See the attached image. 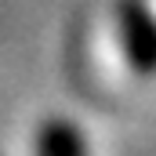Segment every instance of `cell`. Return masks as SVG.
Returning a JSON list of instances; mask_svg holds the SVG:
<instances>
[{
  "label": "cell",
  "instance_id": "obj_1",
  "mask_svg": "<svg viewBox=\"0 0 156 156\" xmlns=\"http://www.w3.org/2000/svg\"><path fill=\"white\" fill-rule=\"evenodd\" d=\"M116 40L127 66L138 76L156 73V11L145 0H120L116 7Z\"/></svg>",
  "mask_w": 156,
  "mask_h": 156
},
{
  "label": "cell",
  "instance_id": "obj_2",
  "mask_svg": "<svg viewBox=\"0 0 156 156\" xmlns=\"http://www.w3.org/2000/svg\"><path fill=\"white\" fill-rule=\"evenodd\" d=\"M37 153H44V156H80V153H87V142H83V134L69 120H51L37 134Z\"/></svg>",
  "mask_w": 156,
  "mask_h": 156
}]
</instances>
